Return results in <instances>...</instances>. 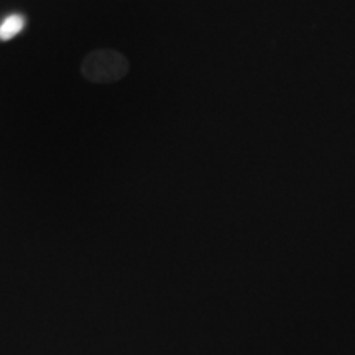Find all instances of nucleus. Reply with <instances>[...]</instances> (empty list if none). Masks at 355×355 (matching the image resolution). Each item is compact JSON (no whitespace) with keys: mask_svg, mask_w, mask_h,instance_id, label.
<instances>
[{"mask_svg":"<svg viewBox=\"0 0 355 355\" xmlns=\"http://www.w3.org/2000/svg\"><path fill=\"white\" fill-rule=\"evenodd\" d=\"M128 63L115 51H96L84 61L83 73L87 79L97 83H109L121 79L127 73Z\"/></svg>","mask_w":355,"mask_h":355,"instance_id":"obj_1","label":"nucleus"},{"mask_svg":"<svg viewBox=\"0 0 355 355\" xmlns=\"http://www.w3.org/2000/svg\"><path fill=\"white\" fill-rule=\"evenodd\" d=\"M25 26V19L21 15H10L3 20V24L0 25V40L2 42H7V40H12L17 37Z\"/></svg>","mask_w":355,"mask_h":355,"instance_id":"obj_2","label":"nucleus"}]
</instances>
